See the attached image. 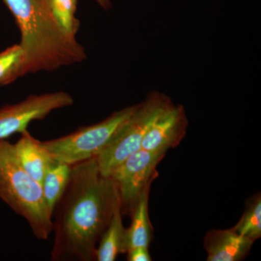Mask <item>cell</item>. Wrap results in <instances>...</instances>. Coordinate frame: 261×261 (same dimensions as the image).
<instances>
[{"label": "cell", "mask_w": 261, "mask_h": 261, "mask_svg": "<svg viewBox=\"0 0 261 261\" xmlns=\"http://www.w3.org/2000/svg\"><path fill=\"white\" fill-rule=\"evenodd\" d=\"M121 206L116 184L99 171L96 158L71 166L51 216L53 261H92L99 240Z\"/></svg>", "instance_id": "cell-1"}, {"label": "cell", "mask_w": 261, "mask_h": 261, "mask_svg": "<svg viewBox=\"0 0 261 261\" xmlns=\"http://www.w3.org/2000/svg\"><path fill=\"white\" fill-rule=\"evenodd\" d=\"M20 31L25 54L23 75L54 71L82 63L85 49L65 32L53 13L49 0H3Z\"/></svg>", "instance_id": "cell-2"}, {"label": "cell", "mask_w": 261, "mask_h": 261, "mask_svg": "<svg viewBox=\"0 0 261 261\" xmlns=\"http://www.w3.org/2000/svg\"><path fill=\"white\" fill-rule=\"evenodd\" d=\"M0 200L27 220L36 238H49L53 222L42 185L25 171L7 140H0Z\"/></svg>", "instance_id": "cell-3"}, {"label": "cell", "mask_w": 261, "mask_h": 261, "mask_svg": "<svg viewBox=\"0 0 261 261\" xmlns=\"http://www.w3.org/2000/svg\"><path fill=\"white\" fill-rule=\"evenodd\" d=\"M137 105L113 113L99 123L82 127L70 135L42 142L56 161L70 166L97 158L126 125Z\"/></svg>", "instance_id": "cell-4"}, {"label": "cell", "mask_w": 261, "mask_h": 261, "mask_svg": "<svg viewBox=\"0 0 261 261\" xmlns=\"http://www.w3.org/2000/svg\"><path fill=\"white\" fill-rule=\"evenodd\" d=\"M170 98L152 92L145 100L137 105L135 112L111 143L96 158L99 171L108 176L128 156L142 147V141L158 116L172 104Z\"/></svg>", "instance_id": "cell-5"}, {"label": "cell", "mask_w": 261, "mask_h": 261, "mask_svg": "<svg viewBox=\"0 0 261 261\" xmlns=\"http://www.w3.org/2000/svg\"><path fill=\"white\" fill-rule=\"evenodd\" d=\"M165 154L141 148L111 171L108 176L118 187L122 210L132 211L142 191L158 176L156 167Z\"/></svg>", "instance_id": "cell-6"}, {"label": "cell", "mask_w": 261, "mask_h": 261, "mask_svg": "<svg viewBox=\"0 0 261 261\" xmlns=\"http://www.w3.org/2000/svg\"><path fill=\"white\" fill-rule=\"evenodd\" d=\"M73 98L67 92L34 94L13 105L0 108V140L23 133L32 122L42 120L53 111L69 107Z\"/></svg>", "instance_id": "cell-7"}, {"label": "cell", "mask_w": 261, "mask_h": 261, "mask_svg": "<svg viewBox=\"0 0 261 261\" xmlns=\"http://www.w3.org/2000/svg\"><path fill=\"white\" fill-rule=\"evenodd\" d=\"M188 124L185 108L172 103L149 127L141 148L166 154L168 149L179 145L186 135Z\"/></svg>", "instance_id": "cell-8"}, {"label": "cell", "mask_w": 261, "mask_h": 261, "mask_svg": "<svg viewBox=\"0 0 261 261\" xmlns=\"http://www.w3.org/2000/svg\"><path fill=\"white\" fill-rule=\"evenodd\" d=\"M253 240L230 229H211L206 233L204 247L207 261H240L246 257Z\"/></svg>", "instance_id": "cell-9"}, {"label": "cell", "mask_w": 261, "mask_h": 261, "mask_svg": "<svg viewBox=\"0 0 261 261\" xmlns=\"http://www.w3.org/2000/svg\"><path fill=\"white\" fill-rule=\"evenodd\" d=\"M20 135L18 142L13 144L19 162L32 178L41 184L48 168L55 160L42 145V142L34 138L28 130Z\"/></svg>", "instance_id": "cell-10"}, {"label": "cell", "mask_w": 261, "mask_h": 261, "mask_svg": "<svg viewBox=\"0 0 261 261\" xmlns=\"http://www.w3.org/2000/svg\"><path fill=\"white\" fill-rule=\"evenodd\" d=\"M150 185L142 191L133 209L132 223L126 228V246L128 251L137 247H149L152 240V232L148 214V199Z\"/></svg>", "instance_id": "cell-11"}, {"label": "cell", "mask_w": 261, "mask_h": 261, "mask_svg": "<svg viewBox=\"0 0 261 261\" xmlns=\"http://www.w3.org/2000/svg\"><path fill=\"white\" fill-rule=\"evenodd\" d=\"M126 252V228L123 226L122 207L119 206L99 240L96 250V260L114 261L119 254Z\"/></svg>", "instance_id": "cell-12"}, {"label": "cell", "mask_w": 261, "mask_h": 261, "mask_svg": "<svg viewBox=\"0 0 261 261\" xmlns=\"http://www.w3.org/2000/svg\"><path fill=\"white\" fill-rule=\"evenodd\" d=\"M71 166L56 161L48 168L41 185L49 214L53 216L57 202L65 191L69 179Z\"/></svg>", "instance_id": "cell-13"}, {"label": "cell", "mask_w": 261, "mask_h": 261, "mask_svg": "<svg viewBox=\"0 0 261 261\" xmlns=\"http://www.w3.org/2000/svg\"><path fill=\"white\" fill-rule=\"evenodd\" d=\"M24 63L25 54L19 44L0 51V87L23 76Z\"/></svg>", "instance_id": "cell-14"}, {"label": "cell", "mask_w": 261, "mask_h": 261, "mask_svg": "<svg viewBox=\"0 0 261 261\" xmlns=\"http://www.w3.org/2000/svg\"><path fill=\"white\" fill-rule=\"evenodd\" d=\"M242 236L251 239L253 241L261 237V197L256 194L246 202V207L241 219L232 228Z\"/></svg>", "instance_id": "cell-15"}, {"label": "cell", "mask_w": 261, "mask_h": 261, "mask_svg": "<svg viewBox=\"0 0 261 261\" xmlns=\"http://www.w3.org/2000/svg\"><path fill=\"white\" fill-rule=\"evenodd\" d=\"M53 13L65 32L76 36L80 24L75 17L78 0H49Z\"/></svg>", "instance_id": "cell-16"}, {"label": "cell", "mask_w": 261, "mask_h": 261, "mask_svg": "<svg viewBox=\"0 0 261 261\" xmlns=\"http://www.w3.org/2000/svg\"><path fill=\"white\" fill-rule=\"evenodd\" d=\"M149 247H137L130 249L127 251V260L128 261H150V254Z\"/></svg>", "instance_id": "cell-17"}, {"label": "cell", "mask_w": 261, "mask_h": 261, "mask_svg": "<svg viewBox=\"0 0 261 261\" xmlns=\"http://www.w3.org/2000/svg\"><path fill=\"white\" fill-rule=\"evenodd\" d=\"M96 2L102 7L104 9H109L111 7V2L110 0H95Z\"/></svg>", "instance_id": "cell-18"}]
</instances>
